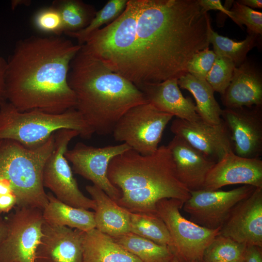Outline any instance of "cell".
<instances>
[{
  "mask_svg": "<svg viewBox=\"0 0 262 262\" xmlns=\"http://www.w3.org/2000/svg\"><path fill=\"white\" fill-rule=\"evenodd\" d=\"M7 230L0 244V262H35L42 236V210L17 207L5 219Z\"/></svg>",
  "mask_w": 262,
  "mask_h": 262,
  "instance_id": "30bf717a",
  "label": "cell"
},
{
  "mask_svg": "<svg viewBox=\"0 0 262 262\" xmlns=\"http://www.w3.org/2000/svg\"><path fill=\"white\" fill-rule=\"evenodd\" d=\"M246 246L229 237L219 234L205 249L203 262H242Z\"/></svg>",
  "mask_w": 262,
  "mask_h": 262,
  "instance_id": "f546056e",
  "label": "cell"
},
{
  "mask_svg": "<svg viewBox=\"0 0 262 262\" xmlns=\"http://www.w3.org/2000/svg\"><path fill=\"white\" fill-rule=\"evenodd\" d=\"M48 202L42 211L44 221L58 226L87 231L96 227L94 212L75 208L58 200L52 193L47 194Z\"/></svg>",
  "mask_w": 262,
  "mask_h": 262,
  "instance_id": "603a6c76",
  "label": "cell"
},
{
  "mask_svg": "<svg viewBox=\"0 0 262 262\" xmlns=\"http://www.w3.org/2000/svg\"><path fill=\"white\" fill-rule=\"evenodd\" d=\"M7 230L6 220L0 215V244L6 236Z\"/></svg>",
  "mask_w": 262,
  "mask_h": 262,
  "instance_id": "60d3db41",
  "label": "cell"
},
{
  "mask_svg": "<svg viewBox=\"0 0 262 262\" xmlns=\"http://www.w3.org/2000/svg\"><path fill=\"white\" fill-rule=\"evenodd\" d=\"M198 2L204 12L207 13L210 10H218L230 17L231 12L222 5L220 0H198Z\"/></svg>",
  "mask_w": 262,
  "mask_h": 262,
  "instance_id": "e575fe53",
  "label": "cell"
},
{
  "mask_svg": "<svg viewBox=\"0 0 262 262\" xmlns=\"http://www.w3.org/2000/svg\"><path fill=\"white\" fill-rule=\"evenodd\" d=\"M13 193L9 182L5 180L0 179V194Z\"/></svg>",
  "mask_w": 262,
  "mask_h": 262,
  "instance_id": "ab89813d",
  "label": "cell"
},
{
  "mask_svg": "<svg viewBox=\"0 0 262 262\" xmlns=\"http://www.w3.org/2000/svg\"><path fill=\"white\" fill-rule=\"evenodd\" d=\"M178 83L180 88L193 96L197 113L203 121L212 125L222 121V109L215 98L214 91L206 80L198 79L187 73L180 78Z\"/></svg>",
  "mask_w": 262,
  "mask_h": 262,
  "instance_id": "cb8c5ba5",
  "label": "cell"
},
{
  "mask_svg": "<svg viewBox=\"0 0 262 262\" xmlns=\"http://www.w3.org/2000/svg\"><path fill=\"white\" fill-rule=\"evenodd\" d=\"M110 182L121 192L116 203L131 213L157 214L164 198L185 202L190 191L179 180L171 152L165 146L144 155L130 149L114 158L108 168Z\"/></svg>",
  "mask_w": 262,
  "mask_h": 262,
  "instance_id": "277c9868",
  "label": "cell"
},
{
  "mask_svg": "<svg viewBox=\"0 0 262 262\" xmlns=\"http://www.w3.org/2000/svg\"><path fill=\"white\" fill-rule=\"evenodd\" d=\"M243 262V261H242ZM239 262V261H233V262H227V261H215L213 262Z\"/></svg>",
  "mask_w": 262,
  "mask_h": 262,
  "instance_id": "b9f144b4",
  "label": "cell"
},
{
  "mask_svg": "<svg viewBox=\"0 0 262 262\" xmlns=\"http://www.w3.org/2000/svg\"><path fill=\"white\" fill-rule=\"evenodd\" d=\"M33 22L37 30L44 33L60 36L64 33L61 15L52 5L38 10L33 16Z\"/></svg>",
  "mask_w": 262,
  "mask_h": 262,
  "instance_id": "d6a6232c",
  "label": "cell"
},
{
  "mask_svg": "<svg viewBox=\"0 0 262 262\" xmlns=\"http://www.w3.org/2000/svg\"><path fill=\"white\" fill-rule=\"evenodd\" d=\"M256 188L245 185L227 191L201 189L190 191L183 209L190 221L210 229L221 228L234 207Z\"/></svg>",
  "mask_w": 262,
  "mask_h": 262,
  "instance_id": "8fae6325",
  "label": "cell"
},
{
  "mask_svg": "<svg viewBox=\"0 0 262 262\" xmlns=\"http://www.w3.org/2000/svg\"><path fill=\"white\" fill-rule=\"evenodd\" d=\"M216 57V54L209 48L195 53L187 65L188 73L196 78L206 80Z\"/></svg>",
  "mask_w": 262,
  "mask_h": 262,
  "instance_id": "836d02e7",
  "label": "cell"
},
{
  "mask_svg": "<svg viewBox=\"0 0 262 262\" xmlns=\"http://www.w3.org/2000/svg\"><path fill=\"white\" fill-rule=\"evenodd\" d=\"M235 66L229 59L216 55L206 80L214 92L223 95L229 85Z\"/></svg>",
  "mask_w": 262,
  "mask_h": 262,
  "instance_id": "4dcf8cb0",
  "label": "cell"
},
{
  "mask_svg": "<svg viewBox=\"0 0 262 262\" xmlns=\"http://www.w3.org/2000/svg\"><path fill=\"white\" fill-rule=\"evenodd\" d=\"M178 80L169 79L137 87L144 93L148 102L161 111L189 121L201 119L192 100L182 94Z\"/></svg>",
  "mask_w": 262,
  "mask_h": 262,
  "instance_id": "ffe728a7",
  "label": "cell"
},
{
  "mask_svg": "<svg viewBox=\"0 0 262 262\" xmlns=\"http://www.w3.org/2000/svg\"><path fill=\"white\" fill-rule=\"evenodd\" d=\"M211 26L198 0H128L120 16L82 46L138 87L188 73L194 55L209 47Z\"/></svg>",
  "mask_w": 262,
  "mask_h": 262,
  "instance_id": "6da1fadb",
  "label": "cell"
},
{
  "mask_svg": "<svg viewBox=\"0 0 262 262\" xmlns=\"http://www.w3.org/2000/svg\"><path fill=\"white\" fill-rule=\"evenodd\" d=\"M130 149L125 143L97 147L78 142L65 156L76 174L92 181L116 201L122 194L108 178V166L114 158Z\"/></svg>",
  "mask_w": 262,
  "mask_h": 262,
  "instance_id": "7c38bea8",
  "label": "cell"
},
{
  "mask_svg": "<svg viewBox=\"0 0 262 262\" xmlns=\"http://www.w3.org/2000/svg\"><path fill=\"white\" fill-rule=\"evenodd\" d=\"M64 129L77 131L84 139L94 133L75 108L52 114L38 110L21 112L7 101L0 105V140L11 139L33 147Z\"/></svg>",
  "mask_w": 262,
  "mask_h": 262,
  "instance_id": "8992f818",
  "label": "cell"
},
{
  "mask_svg": "<svg viewBox=\"0 0 262 262\" xmlns=\"http://www.w3.org/2000/svg\"><path fill=\"white\" fill-rule=\"evenodd\" d=\"M170 130L214 163L233 151L229 132L223 120L220 124L212 125L202 119L189 121L176 118Z\"/></svg>",
  "mask_w": 262,
  "mask_h": 262,
  "instance_id": "4fadbf2b",
  "label": "cell"
},
{
  "mask_svg": "<svg viewBox=\"0 0 262 262\" xmlns=\"http://www.w3.org/2000/svg\"><path fill=\"white\" fill-rule=\"evenodd\" d=\"M173 262H177V261L174 260Z\"/></svg>",
  "mask_w": 262,
  "mask_h": 262,
  "instance_id": "7bdbcfd3",
  "label": "cell"
},
{
  "mask_svg": "<svg viewBox=\"0 0 262 262\" xmlns=\"http://www.w3.org/2000/svg\"><path fill=\"white\" fill-rule=\"evenodd\" d=\"M7 62L0 56V105L6 101L5 95V73Z\"/></svg>",
  "mask_w": 262,
  "mask_h": 262,
  "instance_id": "74e56055",
  "label": "cell"
},
{
  "mask_svg": "<svg viewBox=\"0 0 262 262\" xmlns=\"http://www.w3.org/2000/svg\"><path fill=\"white\" fill-rule=\"evenodd\" d=\"M82 262H142L96 228L82 234Z\"/></svg>",
  "mask_w": 262,
  "mask_h": 262,
  "instance_id": "7402d4cb",
  "label": "cell"
},
{
  "mask_svg": "<svg viewBox=\"0 0 262 262\" xmlns=\"http://www.w3.org/2000/svg\"><path fill=\"white\" fill-rule=\"evenodd\" d=\"M54 145V133L43 144L29 147L11 139L0 140V179L10 183L16 206L43 211L48 202L42 182L45 164Z\"/></svg>",
  "mask_w": 262,
  "mask_h": 262,
  "instance_id": "5b68a950",
  "label": "cell"
},
{
  "mask_svg": "<svg viewBox=\"0 0 262 262\" xmlns=\"http://www.w3.org/2000/svg\"><path fill=\"white\" fill-rule=\"evenodd\" d=\"M52 6L58 10L61 15L64 33L86 28L97 12L92 5L80 0H55Z\"/></svg>",
  "mask_w": 262,
  "mask_h": 262,
  "instance_id": "484cf974",
  "label": "cell"
},
{
  "mask_svg": "<svg viewBox=\"0 0 262 262\" xmlns=\"http://www.w3.org/2000/svg\"><path fill=\"white\" fill-rule=\"evenodd\" d=\"M173 117L149 102L139 104L119 119L113 131V136L139 153L149 155L159 147L164 131Z\"/></svg>",
  "mask_w": 262,
  "mask_h": 262,
  "instance_id": "ba28073f",
  "label": "cell"
},
{
  "mask_svg": "<svg viewBox=\"0 0 262 262\" xmlns=\"http://www.w3.org/2000/svg\"><path fill=\"white\" fill-rule=\"evenodd\" d=\"M219 234L246 246L262 247V188H256L234 207Z\"/></svg>",
  "mask_w": 262,
  "mask_h": 262,
  "instance_id": "9a60e30c",
  "label": "cell"
},
{
  "mask_svg": "<svg viewBox=\"0 0 262 262\" xmlns=\"http://www.w3.org/2000/svg\"><path fill=\"white\" fill-rule=\"evenodd\" d=\"M79 135L77 131L66 129L54 133V147L43 169V185L44 188L49 189L58 200L66 204L95 210V201L81 191L65 156L70 142Z\"/></svg>",
  "mask_w": 262,
  "mask_h": 262,
  "instance_id": "9c48e42d",
  "label": "cell"
},
{
  "mask_svg": "<svg viewBox=\"0 0 262 262\" xmlns=\"http://www.w3.org/2000/svg\"><path fill=\"white\" fill-rule=\"evenodd\" d=\"M85 189L96 203L94 219L96 229L112 238L130 232V212L97 186L87 185Z\"/></svg>",
  "mask_w": 262,
  "mask_h": 262,
  "instance_id": "44dd1931",
  "label": "cell"
},
{
  "mask_svg": "<svg viewBox=\"0 0 262 262\" xmlns=\"http://www.w3.org/2000/svg\"><path fill=\"white\" fill-rule=\"evenodd\" d=\"M262 248L257 246H246L244 257V262H262Z\"/></svg>",
  "mask_w": 262,
  "mask_h": 262,
  "instance_id": "d590c367",
  "label": "cell"
},
{
  "mask_svg": "<svg viewBox=\"0 0 262 262\" xmlns=\"http://www.w3.org/2000/svg\"><path fill=\"white\" fill-rule=\"evenodd\" d=\"M83 232L44 221L35 262H82Z\"/></svg>",
  "mask_w": 262,
  "mask_h": 262,
  "instance_id": "e0dca14e",
  "label": "cell"
},
{
  "mask_svg": "<svg viewBox=\"0 0 262 262\" xmlns=\"http://www.w3.org/2000/svg\"><path fill=\"white\" fill-rule=\"evenodd\" d=\"M130 232L155 243L168 246H171V239L162 219L157 214L130 213Z\"/></svg>",
  "mask_w": 262,
  "mask_h": 262,
  "instance_id": "83f0119b",
  "label": "cell"
},
{
  "mask_svg": "<svg viewBox=\"0 0 262 262\" xmlns=\"http://www.w3.org/2000/svg\"><path fill=\"white\" fill-rule=\"evenodd\" d=\"M258 36L248 35L241 41H236L219 35L211 26L209 31V41L212 44L216 55L227 58L238 66L246 60L248 52L257 45Z\"/></svg>",
  "mask_w": 262,
  "mask_h": 262,
  "instance_id": "4316f807",
  "label": "cell"
},
{
  "mask_svg": "<svg viewBox=\"0 0 262 262\" xmlns=\"http://www.w3.org/2000/svg\"><path fill=\"white\" fill-rule=\"evenodd\" d=\"M221 96L226 108L262 107L261 73L246 60L235 67L231 81Z\"/></svg>",
  "mask_w": 262,
  "mask_h": 262,
  "instance_id": "d6986e66",
  "label": "cell"
},
{
  "mask_svg": "<svg viewBox=\"0 0 262 262\" xmlns=\"http://www.w3.org/2000/svg\"><path fill=\"white\" fill-rule=\"evenodd\" d=\"M167 146L180 181L190 191L203 189L207 175L215 163L177 136Z\"/></svg>",
  "mask_w": 262,
  "mask_h": 262,
  "instance_id": "ac0fdd59",
  "label": "cell"
},
{
  "mask_svg": "<svg viewBox=\"0 0 262 262\" xmlns=\"http://www.w3.org/2000/svg\"><path fill=\"white\" fill-rule=\"evenodd\" d=\"M127 1L128 0H108L101 9L96 12L94 17L86 28L77 32L65 34L76 39L78 44L82 46L93 33L100 29V27L110 24L117 18L125 8Z\"/></svg>",
  "mask_w": 262,
  "mask_h": 262,
  "instance_id": "f1b7e54d",
  "label": "cell"
},
{
  "mask_svg": "<svg viewBox=\"0 0 262 262\" xmlns=\"http://www.w3.org/2000/svg\"><path fill=\"white\" fill-rule=\"evenodd\" d=\"M242 262H244V261H243Z\"/></svg>",
  "mask_w": 262,
  "mask_h": 262,
  "instance_id": "ee69618b",
  "label": "cell"
},
{
  "mask_svg": "<svg viewBox=\"0 0 262 262\" xmlns=\"http://www.w3.org/2000/svg\"><path fill=\"white\" fill-rule=\"evenodd\" d=\"M16 204V198L13 193L0 194V214L8 213Z\"/></svg>",
  "mask_w": 262,
  "mask_h": 262,
  "instance_id": "8d00e7d4",
  "label": "cell"
},
{
  "mask_svg": "<svg viewBox=\"0 0 262 262\" xmlns=\"http://www.w3.org/2000/svg\"><path fill=\"white\" fill-rule=\"evenodd\" d=\"M67 82L76 99L75 109L94 133H112L129 109L148 102L133 83L81 49L71 60Z\"/></svg>",
  "mask_w": 262,
  "mask_h": 262,
  "instance_id": "3957f363",
  "label": "cell"
},
{
  "mask_svg": "<svg viewBox=\"0 0 262 262\" xmlns=\"http://www.w3.org/2000/svg\"><path fill=\"white\" fill-rule=\"evenodd\" d=\"M82 46L55 35L18 41L7 61V101L21 112L59 114L75 108L76 97L67 75Z\"/></svg>",
  "mask_w": 262,
  "mask_h": 262,
  "instance_id": "7a4b0ae2",
  "label": "cell"
},
{
  "mask_svg": "<svg viewBox=\"0 0 262 262\" xmlns=\"http://www.w3.org/2000/svg\"><path fill=\"white\" fill-rule=\"evenodd\" d=\"M127 251L142 262H173L174 257L169 247L129 232L113 238Z\"/></svg>",
  "mask_w": 262,
  "mask_h": 262,
  "instance_id": "d4e9b609",
  "label": "cell"
},
{
  "mask_svg": "<svg viewBox=\"0 0 262 262\" xmlns=\"http://www.w3.org/2000/svg\"><path fill=\"white\" fill-rule=\"evenodd\" d=\"M184 202L164 198L156 206V213L162 219L171 239L169 248L178 262H203L204 251L219 234L220 228L210 229L188 220L180 212Z\"/></svg>",
  "mask_w": 262,
  "mask_h": 262,
  "instance_id": "52a82bcc",
  "label": "cell"
},
{
  "mask_svg": "<svg viewBox=\"0 0 262 262\" xmlns=\"http://www.w3.org/2000/svg\"><path fill=\"white\" fill-rule=\"evenodd\" d=\"M221 117L229 131L234 153L244 158H260L262 151V107L225 108Z\"/></svg>",
  "mask_w": 262,
  "mask_h": 262,
  "instance_id": "5bb4252c",
  "label": "cell"
},
{
  "mask_svg": "<svg viewBox=\"0 0 262 262\" xmlns=\"http://www.w3.org/2000/svg\"><path fill=\"white\" fill-rule=\"evenodd\" d=\"M243 184L262 188V161L227 153L208 173L203 189L217 190L225 186Z\"/></svg>",
  "mask_w": 262,
  "mask_h": 262,
  "instance_id": "2e32d148",
  "label": "cell"
},
{
  "mask_svg": "<svg viewBox=\"0 0 262 262\" xmlns=\"http://www.w3.org/2000/svg\"><path fill=\"white\" fill-rule=\"evenodd\" d=\"M240 3L247 6L251 9L262 8V0H237Z\"/></svg>",
  "mask_w": 262,
  "mask_h": 262,
  "instance_id": "f35d334b",
  "label": "cell"
},
{
  "mask_svg": "<svg viewBox=\"0 0 262 262\" xmlns=\"http://www.w3.org/2000/svg\"><path fill=\"white\" fill-rule=\"evenodd\" d=\"M230 18L240 27L246 26L248 35L262 34V13L233 1Z\"/></svg>",
  "mask_w": 262,
  "mask_h": 262,
  "instance_id": "1f68e13d",
  "label": "cell"
}]
</instances>
